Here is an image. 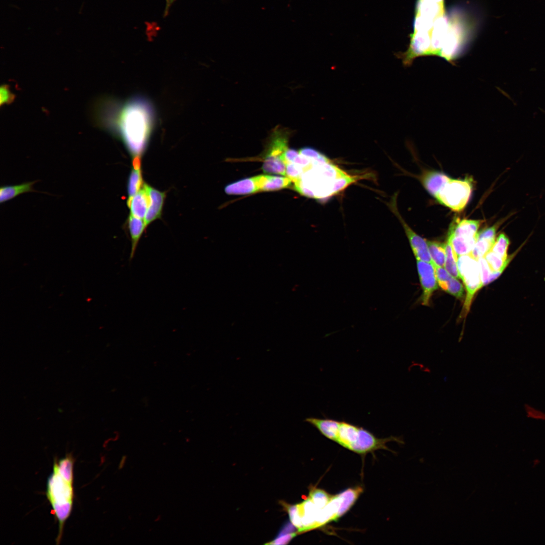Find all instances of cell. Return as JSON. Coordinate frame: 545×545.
I'll use <instances>...</instances> for the list:
<instances>
[{"label": "cell", "mask_w": 545, "mask_h": 545, "mask_svg": "<svg viewBox=\"0 0 545 545\" xmlns=\"http://www.w3.org/2000/svg\"><path fill=\"white\" fill-rule=\"evenodd\" d=\"M472 191V181L469 178L450 180L441 189L435 199L452 210L460 211L467 204Z\"/></svg>", "instance_id": "8"}, {"label": "cell", "mask_w": 545, "mask_h": 545, "mask_svg": "<svg viewBox=\"0 0 545 545\" xmlns=\"http://www.w3.org/2000/svg\"><path fill=\"white\" fill-rule=\"evenodd\" d=\"M524 410L526 416L530 419L545 421V411L530 404H525Z\"/></svg>", "instance_id": "30"}, {"label": "cell", "mask_w": 545, "mask_h": 545, "mask_svg": "<svg viewBox=\"0 0 545 545\" xmlns=\"http://www.w3.org/2000/svg\"><path fill=\"white\" fill-rule=\"evenodd\" d=\"M288 138L286 129H276L271 133L263 154L264 173L286 176L284 154L288 148Z\"/></svg>", "instance_id": "6"}, {"label": "cell", "mask_w": 545, "mask_h": 545, "mask_svg": "<svg viewBox=\"0 0 545 545\" xmlns=\"http://www.w3.org/2000/svg\"><path fill=\"white\" fill-rule=\"evenodd\" d=\"M477 260L479 265L481 278L483 286L488 284L489 278L494 271L492 269L484 257L480 258Z\"/></svg>", "instance_id": "31"}, {"label": "cell", "mask_w": 545, "mask_h": 545, "mask_svg": "<svg viewBox=\"0 0 545 545\" xmlns=\"http://www.w3.org/2000/svg\"><path fill=\"white\" fill-rule=\"evenodd\" d=\"M133 161V167L127 185L128 200L131 199L138 192L141 188L142 184L140 158L139 157H134Z\"/></svg>", "instance_id": "22"}, {"label": "cell", "mask_w": 545, "mask_h": 545, "mask_svg": "<svg viewBox=\"0 0 545 545\" xmlns=\"http://www.w3.org/2000/svg\"><path fill=\"white\" fill-rule=\"evenodd\" d=\"M96 107V120L103 128L120 137L134 158L140 157L156 122L152 102L136 95L123 103L101 100Z\"/></svg>", "instance_id": "2"}, {"label": "cell", "mask_w": 545, "mask_h": 545, "mask_svg": "<svg viewBox=\"0 0 545 545\" xmlns=\"http://www.w3.org/2000/svg\"><path fill=\"white\" fill-rule=\"evenodd\" d=\"M176 1V0H166V7H165V9L164 13V17H166L167 16V15L169 14V10H170V9L171 8V7L172 6V5L173 4V3Z\"/></svg>", "instance_id": "34"}, {"label": "cell", "mask_w": 545, "mask_h": 545, "mask_svg": "<svg viewBox=\"0 0 545 545\" xmlns=\"http://www.w3.org/2000/svg\"><path fill=\"white\" fill-rule=\"evenodd\" d=\"M299 533L294 532L284 535H277V536L271 541L266 543V544H287Z\"/></svg>", "instance_id": "33"}, {"label": "cell", "mask_w": 545, "mask_h": 545, "mask_svg": "<svg viewBox=\"0 0 545 545\" xmlns=\"http://www.w3.org/2000/svg\"><path fill=\"white\" fill-rule=\"evenodd\" d=\"M125 461H126V456L125 457L124 456L122 458V459L121 460V463H120V468H122L123 467V466L124 465V464L125 463Z\"/></svg>", "instance_id": "35"}, {"label": "cell", "mask_w": 545, "mask_h": 545, "mask_svg": "<svg viewBox=\"0 0 545 545\" xmlns=\"http://www.w3.org/2000/svg\"><path fill=\"white\" fill-rule=\"evenodd\" d=\"M481 224L480 220L464 219L455 221L450 226L448 233L462 238L476 237Z\"/></svg>", "instance_id": "13"}, {"label": "cell", "mask_w": 545, "mask_h": 545, "mask_svg": "<svg viewBox=\"0 0 545 545\" xmlns=\"http://www.w3.org/2000/svg\"><path fill=\"white\" fill-rule=\"evenodd\" d=\"M445 248L446 251L445 268L452 277L459 279L460 278L458 269V256L448 238L445 244Z\"/></svg>", "instance_id": "24"}, {"label": "cell", "mask_w": 545, "mask_h": 545, "mask_svg": "<svg viewBox=\"0 0 545 545\" xmlns=\"http://www.w3.org/2000/svg\"><path fill=\"white\" fill-rule=\"evenodd\" d=\"M225 191L230 195H244L259 192L257 176L230 184L226 186Z\"/></svg>", "instance_id": "16"}, {"label": "cell", "mask_w": 545, "mask_h": 545, "mask_svg": "<svg viewBox=\"0 0 545 545\" xmlns=\"http://www.w3.org/2000/svg\"><path fill=\"white\" fill-rule=\"evenodd\" d=\"M0 102L1 105L11 103L15 96L10 91L9 86L7 85H3L0 89Z\"/></svg>", "instance_id": "32"}, {"label": "cell", "mask_w": 545, "mask_h": 545, "mask_svg": "<svg viewBox=\"0 0 545 545\" xmlns=\"http://www.w3.org/2000/svg\"><path fill=\"white\" fill-rule=\"evenodd\" d=\"M128 228L131 242L129 260L134 257L139 241L146 227L144 219L130 214L128 218Z\"/></svg>", "instance_id": "20"}, {"label": "cell", "mask_w": 545, "mask_h": 545, "mask_svg": "<svg viewBox=\"0 0 545 545\" xmlns=\"http://www.w3.org/2000/svg\"><path fill=\"white\" fill-rule=\"evenodd\" d=\"M415 12L409 45L405 51L400 53L402 61L408 65L418 57L432 56L431 34L446 15L444 0H417Z\"/></svg>", "instance_id": "4"}, {"label": "cell", "mask_w": 545, "mask_h": 545, "mask_svg": "<svg viewBox=\"0 0 545 545\" xmlns=\"http://www.w3.org/2000/svg\"><path fill=\"white\" fill-rule=\"evenodd\" d=\"M510 244L508 237L504 234H500L496 238L491 250L504 260L508 258L507 251Z\"/></svg>", "instance_id": "27"}, {"label": "cell", "mask_w": 545, "mask_h": 545, "mask_svg": "<svg viewBox=\"0 0 545 545\" xmlns=\"http://www.w3.org/2000/svg\"><path fill=\"white\" fill-rule=\"evenodd\" d=\"M417 267L423 291L422 304L428 305L433 293L438 289L434 267L431 263L419 260H417Z\"/></svg>", "instance_id": "10"}, {"label": "cell", "mask_w": 545, "mask_h": 545, "mask_svg": "<svg viewBox=\"0 0 545 545\" xmlns=\"http://www.w3.org/2000/svg\"><path fill=\"white\" fill-rule=\"evenodd\" d=\"M127 204L130 214L144 219L149 204V197L145 184L131 199L127 201Z\"/></svg>", "instance_id": "15"}, {"label": "cell", "mask_w": 545, "mask_h": 545, "mask_svg": "<svg viewBox=\"0 0 545 545\" xmlns=\"http://www.w3.org/2000/svg\"><path fill=\"white\" fill-rule=\"evenodd\" d=\"M70 455L54 461L52 472L47 481L46 496L58 522L56 541L59 543L66 521L70 516L74 497L73 466Z\"/></svg>", "instance_id": "3"}, {"label": "cell", "mask_w": 545, "mask_h": 545, "mask_svg": "<svg viewBox=\"0 0 545 545\" xmlns=\"http://www.w3.org/2000/svg\"><path fill=\"white\" fill-rule=\"evenodd\" d=\"M435 269L437 280L440 287L446 291L448 282L452 277L444 267L432 263Z\"/></svg>", "instance_id": "28"}, {"label": "cell", "mask_w": 545, "mask_h": 545, "mask_svg": "<svg viewBox=\"0 0 545 545\" xmlns=\"http://www.w3.org/2000/svg\"><path fill=\"white\" fill-rule=\"evenodd\" d=\"M149 197V204L144 222L147 227L150 223L160 218L166 197V193L145 184Z\"/></svg>", "instance_id": "12"}, {"label": "cell", "mask_w": 545, "mask_h": 545, "mask_svg": "<svg viewBox=\"0 0 545 545\" xmlns=\"http://www.w3.org/2000/svg\"><path fill=\"white\" fill-rule=\"evenodd\" d=\"M362 492L363 488L357 486L348 488L338 494L340 500V506L336 517L337 520L351 508Z\"/></svg>", "instance_id": "21"}, {"label": "cell", "mask_w": 545, "mask_h": 545, "mask_svg": "<svg viewBox=\"0 0 545 545\" xmlns=\"http://www.w3.org/2000/svg\"><path fill=\"white\" fill-rule=\"evenodd\" d=\"M37 181L11 185H3L0 188V202L3 203L25 193L37 192L33 185Z\"/></svg>", "instance_id": "18"}, {"label": "cell", "mask_w": 545, "mask_h": 545, "mask_svg": "<svg viewBox=\"0 0 545 545\" xmlns=\"http://www.w3.org/2000/svg\"><path fill=\"white\" fill-rule=\"evenodd\" d=\"M448 238L450 240L458 256H459L471 252L476 241L477 236L473 238H462L454 236L448 233Z\"/></svg>", "instance_id": "23"}, {"label": "cell", "mask_w": 545, "mask_h": 545, "mask_svg": "<svg viewBox=\"0 0 545 545\" xmlns=\"http://www.w3.org/2000/svg\"><path fill=\"white\" fill-rule=\"evenodd\" d=\"M497 231V226L495 225L478 233L476 241L470 252L476 259L484 257L491 250L496 239Z\"/></svg>", "instance_id": "11"}, {"label": "cell", "mask_w": 545, "mask_h": 545, "mask_svg": "<svg viewBox=\"0 0 545 545\" xmlns=\"http://www.w3.org/2000/svg\"><path fill=\"white\" fill-rule=\"evenodd\" d=\"M458 269L460 278L462 280L466 291L462 310L463 315L465 316L469 312L475 294L483 285L478 260L471 253L458 256Z\"/></svg>", "instance_id": "7"}, {"label": "cell", "mask_w": 545, "mask_h": 545, "mask_svg": "<svg viewBox=\"0 0 545 545\" xmlns=\"http://www.w3.org/2000/svg\"><path fill=\"white\" fill-rule=\"evenodd\" d=\"M445 174L438 172H429L422 177V182L424 188L434 197L437 195L441 189L450 180Z\"/></svg>", "instance_id": "17"}, {"label": "cell", "mask_w": 545, "mask_h": 545, "mask_svg": "<svg viewBox=\"0 0 545 545\" xmlns=\"http://www.w3.org/2000/svg\"><path fill=\"white\" fill-rule=\"evenodd\" d=\"M426 242L433 263L445 267L446 262L445 245L436 241H427Z\"/></svg>", "instance_id": "25"}, {"label": "cell", "mask_w": 545, "mask_h": 545, "mask_svg": "<svg viewBox=\"0 0 545 545\" xmlns=\"http://www.w3.org/2000/svg\"><path fill=\"white\" fill-rule=\"evenodd\" d=\"M340 506V500L338 495L332 497L327 505L318 511L316 518L315 528L331 521H336Z\"/></svg>", "instance_id": "19"}, {"label": "cell", "mask_w": 545, "mask_h": 545, "mask_svg": "<svg viewBox=\"0 0 545 545\" xmlns=\"http://www.w3.org/2000/svg\"><path fill=\"white\" fill-rule=\"evenodd\" d=\"M286 176L300 194L318 200L337 194L364 175H351L341 169L324 154L311 147L288 148L284 155Z\"/></svg>", "instance_id": "1"}, {"label": "cell", "mask_w": 545, "mask_h": 545, "mask_svg": "<svg viewBox=\"0 0 545 545\" xmlns=\"http://www.w3.org/2000/svg\"><path fill=\"white\" fill-rule=\"evenodd\" d=\"M448 15L449 25L440 57L453 64L463 53L471 37V27L461 10H452Z\"/></svg>", "instance_id": "5"}, {"label": "cell", "mask_w": 545, "mask_h": 545, "mask_svg": "<svg viewBox=\"0 0 545 545\" xmlns=\"http://www.w3.org/2000/svg\"><path fill=\"white\" fill-rule=\"evenodd\" d=\"M390 206L401 223L416 259L432 264L433 262L426 241L414 232L405 223L398 211L395 205V200H393L391 202Z\"/></svg>", "instance_id": "9"}, {"label": "cell", "mask_w": 545, "mask_h": 545, "mask_svg": "<svg viewBox=\"0 0 545 545\" xmlns=\"http://www.w3.org/2000/svg\"><path fill=\"white\" fill-rule=\"evenodd\" d=\"M297 506L302 525L301 533L315 529L316 518L319 510L309 498L297 504Z\"/></svg>", "instance_id": "14"}, {"label": "cell", "mask_w": 545, "mask_h": 545, "mask_svg": "<svg viewBox=\"0 0 545 545\" xmlns=\"http://www.w3.org/2000/svg\"><path fill=\"white\" fill-rule=\"evenodd\" d=\"M308 498L316 508L320 510L327 505L332 497L322 489L313 488L310 490Z\"/></svg>", "instance_id": "26"}, {"label": "cell", "mask_w": 545, "mask_h": 545, "mask_svg": "<svg viewBox=\"0 0 545 545\" xmlns=\"http://www.w3.org/2000/svg\"><path fill=\"white\" fill-rule=\"evenodd\" d=\"M446 291L457 298L461 299L464 296V289L458 279L452 277L448 282Z\"/></svg>", "instance_id": "29"}]
</instances>
